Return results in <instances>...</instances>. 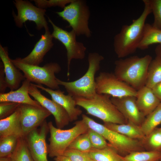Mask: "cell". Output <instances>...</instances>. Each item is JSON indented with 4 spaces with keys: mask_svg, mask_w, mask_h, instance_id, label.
<instances>
[{
    "mask_svg": "<svg viewBox=\"0 0 161 161\" xmlns=\"http://www.w3.org/2000/svg\"><path fill=\"white\" fill-rule=\"evenodd\" d=\"M144 9L140 16L129 25H123L114 38V52L118 58H123L135 52L143 38L145 21L152 13L148 0H143Z\"/></svg>",
    "mask_w": 161,
    "mask_h": 161,
    "instance_id": "cell-1",
    "label": "cell"
},
{
    "mask_svg": "<svg viewBox=\"0 0 161 161\" xmlns=\"http://www.w3.org/2000/svg\"><path fill=\"white\" fill-rule=\"evenodd\" d=\"M149 55L120 58L114 62V74L120 80L137 91L145 85L149 64L152 59Z\"/></svg>",
    "mask_w": 161,
    "mask_h": 161,
    "instance_id": "cell-2",
    "label": "cell"
},
{
    "mask_svg": "<svg viewBox=\"0 0 161 161\" xmlns=\"http://www.w3.org/2000/svg\"><path fill=\"white\" fill-rule=\"evenodd\" d=\"M108 95L96 93L90 98L74 97L76 105L83 108L87 113L102 120L104 123L122 124L128 120L118 110Z\"/></svg>",
    "mask_w": 161,
    "mask_h": 161,
    "instance_id": "cell-3",
    "label": "cell"
},
{
    "mask_svg": "<svg viewBox=\"0 0 161 161\" xmlns=\"http://www.w3.org/2000/svg\"><path fill=\"white\" fill-rule=\"evenodd\" d=\"M104 59L103 56L98 53H89L88 69L82 77L71 82L63 81L57 78L58 84L64 86L68 94L73 97L90 98L94 96L97 93L95 76L100 69L101 62Z\"/></svg>",
    "mask_w": 161,
    "mask_h": 161,
    "instance_id": "cell-4",
    "label": "cell"
},
{
    "mask_svg": "<svg viewBox=\"0 0 161 161\" xmlns=\"http://www.w3.org/2000/svg\"><path fill=\"white\" fill-rule=\"evenodd\" d=\"M72 128L63 130L55 127L51 121L48 125L50 133L48 146V154L51 157L63 155L69 146L78 136L86 132L89 129L82 120L76 121Z\"/></svg>",
    "mask_w": 161,
    "mask_h": 161,
    "instance_id": "cell-5",
    "label": "cell"
},
{
    "mask_svg": "<svg viewBox=\"0 0 161 161\" xmlns=\"http://www.w3.org/2000/svg\"><path fill=\"white\" fill-rule=\"evenodd\" d=\"M12 61L15 65L23 72L25 78L30 82L44 85L53 90L59 89L55 74L61 71V68L57 63L51 62L40 67L25 64L19 58L12 59Z\"/></svg>",
    "mask_w": 161,
    "mask_h": 161,
    "instance_id": "cell-6",
    "label": "cell"
},
{
    "mask_svg": "<svg viewBox=\"0 0 161 161\" xmlns=\"http://www.w3.org/2000/svg\"><path fill=\"white\" fill-rule=\"evenodd\" d=\"M82 117L89 128L102 136L120 155L124 154L125 156L133 152L145 150L140 140L131 139L111 130L85 114H82Z\"/></svg>",
    "mask_w": 161,
    "mask_h": 161,
    "instance_id": "cell-7",
    "label": "cell"
},
{
    "mask_svg": "<svg viewBox=\"0 0 161 161\" xmlns=\"http://www.w3.org/2000/svg\"><path fill=\"white\" fill-rule=\"evenodd\" d=\"M56 13L69 23L77 36L91 37L92 32L89 27L90 12L85 1L74 0L62 11Z\"/></svg>",
    "mask_w": 161,
    "mask_h": 161,
    "instance_id": "cell-8",
    "label": "cell"
},
{
    "mask_svg": "<svg viewBox=\"0 0 161 161\" xmlns=\"http://www.w3.org/2000/svg\"><path fill=\"white\" fill-rule=\"evenodd\" d=\"M96 93L120 97L137 96V91L119 79L114 73L100 72L95 78Z\"/></svg>",
    "mask_w": 161,
    "mask_h": 161,
    "instance_id": "cell-9",
    "label": "cell"
},
{
    "mask_svg": "<svg viewBox=\"0 0 161 161\" xmlns=\"http://www.w3.org/2000/svg\"><path fill=\"white\" fill-rule=\"evenodd\" d=\"M48 18L53 28L52 36L61 42L66 50L67 76L69 77L72 60L83 59L85 56L86 48L82 43L77 41V36L74 30H72L68 32L65 30L55 25L49 18Z\"/></svg>",
    "mask_w": 161,
    "mask_h": 161,
    "instance_id": "cell-10",
    "label": "cell"
},
{
    "mask_svg": "<svg viewBox=\"0 0 161 161\" xmlns=\"http://www.w3.org/2000/svg\"><path fill=\"white\" fill-rule=\"evenodd\" d=\"M14 4L18 11L17 15L13 13L16 25L21 27L27 21H33L40 30L43 28H48V24L44 17L46 12L44 9L34 6L28 1L16 0Z\"/></svg>",
    "mask_w": 161,
    "mask_h": 161,
    "instance_id": "cell-11",
    "label": "cell"
},
{
    "mask_svg": "<svg viewBox=\"0 0 161 161\" xmlns=\"http://www.w3.org/2000/svg\"><path fill=\"white\" fill-rule=\"evenodd\" d=\"M49 131L48 124L45 120L39 129L32 130L24 137L34 161H49L48 145L46 140Z\"/></svg>",
    "mask_w": 161,
    "mask_h": 161,
    "instance_id": "cell-12",
    "label": "cell"
},
{
    "mask_svg": "<svg viewBox=\"0 0 161 161\" xmlns=\"http://www.w3.org/2000/svg\"><path fill=\"white\" fill-rule=\"evenodd\" d=\"M21 123L24 137L40 126L51 114L41 106L21 104Z\"/></svg>",
    "mask_w": 161,
    "mask_h": 161,
    "instance_id": "cell-13",
    "label": "cell"
},
{
    "mask_svg": "<svg viewBox=\"0 0 161 161\" xmlns=\"http://www.w3.org/2000/svg\"><path fill=\"white\" fill-rule=\"evenodd\" d=\"M28 92L35 100L53 115L57 128L62 129L69 124L70 119L65 110L52 100H51L43 95L34 84L31 83Z\"/></svg>",
    "mask_w": 161,
    "mask_h": 161,
    "instance_id": "cell-14",
    "label": "cell"
},
{
    "mask_svg": "<svg viewBox=\"0 0 161 161\" xmlns=\"http://www.w3.org/2000/svg\"><path fill=\"white\" fill-rule=\"evenodd\" d=\"M111 99L118 110L128 121L141 126L145 117L137 106L136 97H111Z\"/></svg>",
    "mask_w": 161,
    "mask_h": 161,
    "instance_id": "cell-15",
    "label": "cell"
},
{
    "mask_svg": "<svg viewBox=\"0 0 161 161\" xmlns=\"http://www.w3.org/2000/svg\"><path fill=\"white\" fill-rule=\"evenodd\" d=\"M39 88L48 93L52 100L61 106L66 111L69 117L70 122L76 120L82 113V111L76 107L75 101L73 97L68 94L65 95L64 92L60 89L53 90L45 88L42 85L35 84Z\"/></svg>",
    "mask_w": 161,
    "mask_h": 161,
    "instance_id": "cell-16",
    "label": "cell"
},
{
    "mask_svg": "<svg viewBox=\"0 0 161 161\" xmlns=\"http://www.w3.org/2000/svg\"><path fill=\"white\" fill-rule=\"evenodd\" d=\"M0 57L3 63L7 88L11 90L18 89L21 82L25 79L24 76L10 59L6 47L0 45Z\"/></svg>",
    "mask_w": 161,
    "mask_h": 161,
    "instance_id": "cell-17",
    "label": "cell"
},
{
    "mask_svg": "<svg viewBox=\"0 0 161 161\" xmlns=\"http://www.w3.org/2000/svg\"><path fill=\"white\" fill-rule=\"evenodd\" d=\"M45 30L44 34L41 35L32 52L25 58H20L23 62L29 65L39 66L43 61L44 55L53 45V37L49 28H46Z\"/></svg>",
    "mask_w": 161,
    "mask_h": 161,
    "instance_id": "cell-18",
    "label": "cell"
},
{
    "mask_svg": "<svg viewBox=\"0 0 161 161\" xmlns=\"http://www.w3.org/2000/svg\"><path fill=\"white\" fill-rule=\"evenodd\" d=\"M31 82L25 79L22 83L21 86L15 90H11L7 93H0V102H10L20 104H28L34 106H41L37 101L32 100L28 92Z\"/></svg>",
    "mask_w": 161,
    "mask_h": 161,
    "instance_id": "cell-19",
    "label": "cell"
},
{
    "mask_svg": "<svg viewBox=\"0 0 161 161\" xmlns=\"http://www.w3.org/2000/svg\"><path fill=\"white\" fill-rule=\"evenodd\" d=\"M136 97L137 106L145 117L151 112L161 103L153 93L152 89L145 86L137 91Z\"/></svg>",
    "mask_w": 161,
    "mask_h": 161,
    "instance_id": "cell-20",
    "label": "cell"
},
{
    "mask_svg": "<svg viewBox=\"0 0 161 161\" xmlns=\"http://www.w3.org/2000/svg\"><path fill=\"white\" fill-rule=\"evenodd\" d=\"M20 119L21 111L19 106L11 115L0 120V138L13 135L24 137Z\"/></svg>",
    "mask_w": 161,
    "mask_h": 161,
    "instance_id": "cell-21",
    "label": "cell"
},
{
    "mask_svg": "<svg viewBox=\"0 0 161 161\" xmlns=\"http://www.w3.org/2000/svg\"><path fill=\"white\" fill-rule=\"evenodd\" d=\"M108 128L132 139L141 140L145 137L140 126L128 121L125 124L104 123Z\"/></svg>",
    "mask_w": 161,
    "mask_h": 161,
    "instance_id": "cell-22",
    "label": "cell"
},
{
    "mask_svg": "<svg viewBox=\"0 0 161 161\" xmlns=\"http://www.w3.org/2000/svg\"><path fill=\"white\" fill-rule=\"evenodd\" d=\"M88 153L91 159L97 161H123V156L109 143L101 149L92 148Z\"/></svg>",
    "mask_w": 161,
    "mask_h": 161,
    "instance_id": "cell-23",
    "label": "cell"
},
{
    "mask_svg": "<svg viewBox=\"0 0 161 161\" xmlns=\"http://www.w3.org/2000/svg\"><path fill=\"white\" fill-rule=\"evenodd\" d=\"M155 44H161V30L154 27L152 25L145 23L143 38L138 49L144 50Z\"/></svg>",
    "mask_w": 161,
    "mask_h": 161,
    "instance_id": "cell-24",
    "label": "cell"
},
{
    "mask_svg": "<svg viewBox=\"0 0 161 161\" xmlns=\"http://www.w3.org/2000/svg\"><path fill=\"white\" fill-rule=\"evenodd\" d=\"M161 82V57L156 56L150 63L145 86L151 89Z\"/></svg>",
    "mask_w": 161,
    "mask_h": 161,
    "instance_id": "cell-25",
    "label": "cell"
},
{
    "mask_svg": "<svg viewBox=\"0 0 161 161\" xmlns=\"http://www.w3.org/2000/svg\"><path fill=\"white\" fill-rule=\"evenodd\" d=\"M140 141L147 151L161 152V128H156Z\"/></svg>",
    "mask_w": 161,
    "mask_h": 161,
    "instance_id": "cell-26",
    "label": "cell"
},
{
    "mask_svg": "<svg viewBox=\"0 0 161 161\" xmlns=\"http://www.w3.org/2000/svg\"><path fill=\"white\" fill-rule=\"evenodd\" d=\"M161 123V103L145 117L140 127L145 136L150 134Z\"/></svg>",
    "mask_w": 161,
    "mask_h": 161,
    "instance_id": "cell-27",
    "label": "cell"
},
{
    "mask_svg": "<svg viewBox=\"0 0 161 161\" xmlns=\"http://www.w3.org/2000/svg\"><path fill=\"white\" fill-rule=\"evenodd\" d=\"M9 157L11 161H34L24 137L19 138L15 150Z\"/></svg>",
    "mask_w": 161,
    "mask_h": 161,
    "instance_id": "cell-28",
    "label": "cell"
},
{
    "mask_svg": "<svg viewBox=\"0 0 161 161\" xmlns=\"http://www.w3.org/2000/svg\"><path fill=\"white\" fill-rule=\"evenodd\" d=\"M123 161H159L161 152L151 151H135L123 156Z\"/></svg>",
    "mask_w": 161,
    "mask_h": 161,
    "instance_id": "cell-29",
    "label": "cell"
},
{
    "mask_svg": "<svg viewBox=\"0 0 161 161\" xmlns=\"http://www.w3.org/2000/svg\"><path fill=\"white\" fill-rule=\"evenodd\" d=\"M20 137L13 135L0 138V158L10 156L15 150Z\"/></svg>",
    "mask_w": 161,
    "mask_h": 161,
    "instance_id": "cell-30",
    "label": "cell"
},
{
    "mask_svg": "<svg viewBox=\"0 0 161 161\" xmlns=\"http://www.w3.org/2000/svg\"><path fill=\"white\" fill-rule=\"evenodd\" d=\"M68 148L84 152L89 151L92 148V147L87 132L77 137Z\"/></svg>",
    "mask_w": 161,
    "mask_h": 161,
    "instance_id": "cell-31",
    "label": "cell"
},
{
    "mask_svg": "<svg viewBox=\"0 0 161 161\" xmlns=\"http://www.w3.org/2000/svg\"><path fill=\"white\" fill-rule=\"evenodd\" d=\"M92 148L101 149L109 145L106 140L100 134L95 131L89 128L87 131Z\"/></svg>",
    "mask_w": 161,
    "mask_h": 161,
    "instance_id": "cell-32",
    "label": "cell"
},
{
    "mask_svg": "<svg viewBox=\"0 0 161 161\" xmlns=\"http://www.w3.org/2000/svg\"><path fill=\"white\" fill-rule=\"evenodd\" d=\"M148 0L154 16V21L152 25L161 30V0Z\"/></svg>",
    "mask_w": 161,
    "mask_h": 161,
    "instance_id": "cell-33",
    "label": "cell"
},
{
    "mask_svg": "<svg viewBox=\"0 0 161 161\" xmlns=\"http://www.w3.org/2000/svg\"><path fill=\"white\" fill-rule=\"evenodd\" d=\"M21 104L10 102H0V119L7 117L13 114Z\"/></svg>",
    "mask_w": 161,
    "mask_h": 161,
    "instance_id": "cell-34",
    "label": "cell"
},
{
    "mask_svg": "<svg viewBox=\"0 0 161 161\" xmlns=\"http://www.w3.org/2000/svg\"><path fill=\"white\" fill-rule=\"evenodd\" d=\"M63 155L68 157L72 161H89L88 152H84L73 149L67 148Z\"/></svg>",
    "mask_w": 161,
    "mask_h": 161,
    "instance_id": "cell-35",
    "label": "cell"
},
{
    "mask_svg": "<svg viewBox=\"0 0 161 161\" xmlns=\"http://www.w3.org/2000/svg\"><path fill=\"white\" fill-rule=\"evenodd\" d=\"M74 0H34L39 8L44 9L47 7L58 6L64 8L67 4H69Z\"/></svg>",
    "mask_w": 161,
    "mask_h": 161,
    "instance_id": "cell-36",
    "label": "cell"
},
{
    "mask_svg": "<svg viewBox=\"0 0 161 161\" xmlns=\"http://www.w3.org/2000/svg\"><path fill=\"white\" fill-rule=\"evenodd\" d=\"M7 88L3 63L0 64V93H4Z\"/></svg>",
    "mask_w": 161,
    "mask_h": 161,
    "instance_id": "cell-37",
    "label": "cell"
},
{
    "mask_svg": "<svg viewBox=\"0 0 161 161\" xmlns=\"http://www.w3.org/2000/svg\"><path fill=\"white\" fill-rule=\"evenodd\" d=\"M152 89L154 94L161 102V82L154 87Z\"/></svg>",
    "mask_w": 161,
    "mask_h": 161,
    "instance_id": "cell-38",
    "label": "cell"
},
{
    "mask_svg": "<svg viewBox=\"0 0 161 161\" xmlns=\"http://www.w3.org/2000/svg\"><path fill=\"white\" fill-rule=\"evenodd\" d=\"M55 161H72L68 157L62 155L54 158Z\"/></svg>",
    "mask_w": 161,
    "mask_h": 161,
    "instance_id": "cell-39",
    "label": "cell"
},
{
    "mask_svg": "<svg viewBox=\"0 0 161 161\" xmlns=\"http://www.w3.org/2000/svg\"><path fill=\"white\" fill-rule=\"evenodd\" d=\"M156 56L161 57V44L157 46L155 49Z\"/></svg>",
    "mask_w": 161,
    "mask_h": 161,
    "instance_id": "cell-40",
    "label": "cell"
},
{
    "mask_svg": "<svg viewBox=\"0 0 161 161\" xmlns=\"http://www.w3.org/2000/svg\"><path fill=\"white\" fill-rule=\"evenodd\" d=\"M0 161H11L9 157H0Z\"/></svg>",
    "mask_w": 161,
    "mask_h": 161,
    "instance_id": "cell-41",
    "label": "cell"
},
{
    "mask_svg": "<svg viewBox=\"0 0 161 161\" xmlns=\"http://www.w3.org/2000/svg\"><path fill=\"white\" fill-rule=\"evenodd\" d=\"M89 161H97L91 159Z\"/></svg>",
    "mask_w": 161,
    "mask_h": 161,
    "instance_id": "cell-42",
    "label": "cell"
},
{
    "mask_svg": "<svg viewBox=\"0 0 161 161\" xmlns=\"http://www.w3.org/2000/svg\"><path fill=\"white\" fill-rule=\"evenodd\" d=\"M160 161H161V160H160Z\"/></svg>",
    "mask_w": 161,
    "mask_h": 161,
    "instance_id": "cell-43",
    "label": "cell"
}]
</instances>
